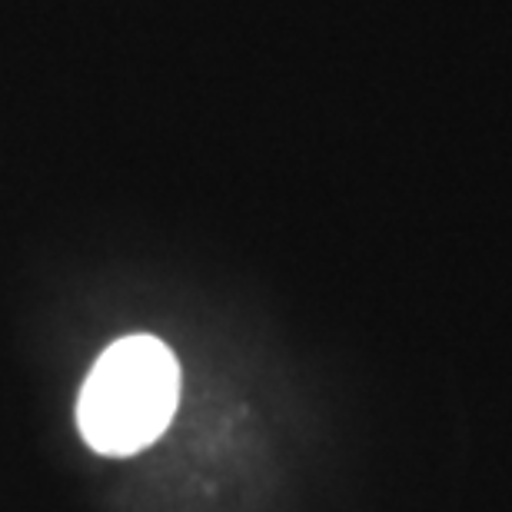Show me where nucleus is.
<instances>
[{"label":"nucleus","instance_id":"1","mask_svg":"<svg viewBox=\"0 0 512 512\" xmlns=\"http://www.w3.org/2000/svg\"><path fill=\"white\" fill-rule=\"evenodd\" d=\"M180 406V363L157 336H124L97 356L77 399V426L104 456L157 443Z\"/></svg>","mask_w":512,"mask_h":512}]
</instances>
